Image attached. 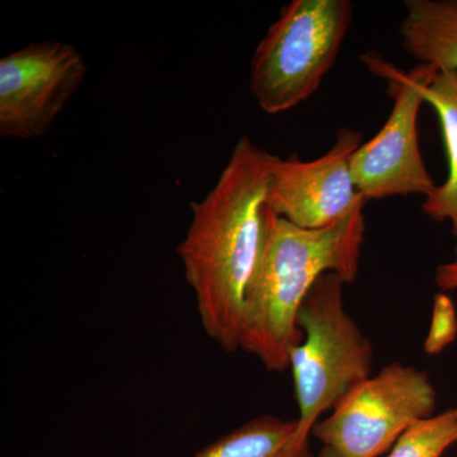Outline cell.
I'll return each mask as SVG.
<instances>
[{"label": "cell", "mask_w": 457, "mask_h": 457, "mask_svg": "<svg viewBox=\"0 0 457 457\" xmlns=\"http://www.w3.org/2000/svg\"><path fill=\"white\" fill-rule=\"evenodd\" d=\"M275 158L240 137L212 191L191 204L192 221L177 248L201 326L227 353L237 351L246 290L266 242Z\"/></svg>", "instance_id": "1"}, {"label": "cell", "mask_w": 457, "mask_h": 457, "mask_svg": "<svg viewBox=\"0 0 457 457\" xmlns=\"http://www.w3.org/2000/svg\"><path fill=\"white\" fill-rule=\"evenodd\" d=\"M360 207L330 227L309 230L270 209L266 242L246 290L237 350L272 372L290 368V353L302 342L297 312L312 286L326 273L351 285L360 270L366 220Z\"/></svg>", "instance_id": "2"}, {"label": "cell", "mask_w": 457, "mask_h": 457, "mask_svg": "<svg viewBox=\"0 0 457 457\" xmlns=\"http://www.w3.org/2000/svg\"><path fill=\"white\" fill-rule=\"evenodd\" d=\"M345 285L336 273H326L297 312L303 337L291 351L288 369L299 408L297 432L305 441L321 414L372 375L374 347L345 309Z\"/></svg>", "instance_id": "3"}, {"label": "cell", "mask_w": 457, "mask_h": 457, "mask_svg": "<svg viewBox=\"0 0 457 457\" xmlns=\"http://www.w3.org/2000/svg\"><path fill=\"white\" fill-rule=\"evenodd\" d=\"M350 0H293L258 44L249 89L262 111L286 112L317 92L353 22Z\"/></svg>", "instance_id": "4"}, {"label": "cell", "mask_w": 457, "mask_h": 457, "mask_svg": "<svg viewBox=\"0 0 457 457\" xmlns=\"http://www.w3.org/2000/svg\"><path fill=\"white\" fill-rule=\"evenodd\" d=\"M360 59L372 74L386 80L393 101L383 129L352 156V177L360 194L366 203L409 195L429 196L437 186L420 153L418 114L437 69L418 64L405 73L375 53L363 54Z\"/></svg>", "instance_id": "5"}, {"label": "cell", "mask_w": 457, "mask_h": 457, "mask_svg": "<svg viewBox=\"0 0 457 457\" xmlns=\"http://www.w3.org/2000/svg\"><path fill=\"white\" fill-rule=\"evenodd\" d=\"M436 405L426 371L392 362L352 389L312 435L338 457H378L409 427L432 417Z\"/></svg>", "instance_id": "6"}, {"label": "cell", "mask_w": 457, "mask_h": 457, "mask_svg": "<svg viewBox=\"0 0 457 457\" xmlns=\"http://www.w3.org/2000/svg\"><path fill=\"white\" fill-rule=\"evenodd\" d=\"M71 44L42 41L0 59V137L31 140L49 132L87 77Z\"/></svg>", "instance_id": "7"}, {"label": "cell", "mask_w": 457, "mask_h": 457, "mask_svg": "<svg viewBox=\"0 0 457 457\" xmlns=\"http://www.w3.org/2000/svg\"><path fill=\"white\" fill-rule=\"evenodd\" d=\"M361 140L360 132L342 128L333 146L315 161L303 162L297 154L276 156L267 191L270 209L296 227L317 230L365 207L351 170Z\"/></svg>", "instance_id": "8"}, {"label": "cell", "mask_w": 457, "mask_h": 457, "mask_svg": "<svg viewBox=\"0 0 457 457\" xmlns=\"http://www.w3.org/2000/svg\"><path fill=\"white\" fill-rule=\"evenodd\" d=\"M403 49L418 64L457 71V0H405Z\"/></svg>", "instance_id": "9"}, {"label": "cell", "mask_w": 457, "mask_h": 457, "mask_svg": "<svg viewBox=\"0 0 457 457\" xmlns=\"http://www.w3.org/2000/svg\"><path fill=\"white\" fill-rule=\"evenodd\" d=\"M425 104L440 120L449 173L420 207L433 221H450L457 254V71H437L425 89Z\"/></svg>", "instance_id": "10"}, {"label": "cell", "mask_w": 457, "mask_h": 457, "mask_svg": "<svg viewBox=\"0 0 457 457\" xmlns=\"http://www.w3.org/2000/svg\"><path fill=\"white\" fill-rule=\"evenodd\" d=\"M192 457H312L297 420L262 416L207 445Z\"/></svg>", "instance_id": "11"}, {"label": "cell", "mask_w": 457, "mask_h": 457, "mask_svg": "<svg viewBox=\"0 0 457 457\" xmlns=\"http://www.w3.org/2000/svg\"><path fill=\"white\" fill-rule=\"evenodd\" d=\"M457 444V407L418 420L403 433L386 457H441Z\"/></svg>", "instance_id": "12"}, {"label": "cell", "mask_w": 457, "mask_h": 457, "mask_svg": "<svg viewBox=\"0 0 457 457\" xmlns=\"http://www.w3.org/2000/svg\"><path fill=\"white\" fill-rule=\"evenodd\" d=\"M457 338V314L453 300L446 293H437L433 300L431 326L425 342L429 356L441 353Z\"/></svg>", "instance_id": "13"}, {"label": "cell", "mask_w": 457, "mask_h": 457, "mask_svg": "<svg viewBox=\"0 0 457 457\" xmlns=\"http://www.w3.org/2000/svg\"><path fill=\"white\" fill-rule=\"evenodd\" d=\"M435 284L441 293L457 290V254L453 261L437 267L435 273Z\"/></svg>", "instance_id": "14"}, {"label": "cell", "mask_w": 457, "mask_h": 457, "mask_svg": "<svg viewBox=\"0 0 457 457\" xmlns=\"http://www.w3.org/2000/svg\"><path fill=\"white\" fill-rule=\"evenodd\" d=\"M318 457H338L333 453L332 450L328 449V447H323V450L320 451Z\"/></svg>", "instance_id": "15"}]
</instances>
